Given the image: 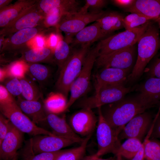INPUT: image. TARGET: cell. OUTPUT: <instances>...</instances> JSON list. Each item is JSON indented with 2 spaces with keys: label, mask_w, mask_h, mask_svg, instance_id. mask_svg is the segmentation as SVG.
<instances>
[{
  "label": "cell",
  "mask_w": 160,
  "mask_h": 160,
  "mask_svg": "<svg viewBox=\"0 0 160 160\" xmlns=\"http://www.w3.org/2000/svg\"><path fill=\"white\" fill-rule=\"evenodd\" d=\"M107 3L108 1L105 0H86L84 5L81 8L78 12L85 13L88 12L89 9L91 12H99Z\"/></svg>",
  "instance_id": "obj_38"
},
{
  "label": "cell",
  "mask_w": 160,
  "mask_h": 160,
  "mask_svg": "<svg viewBox=\"0 0 160 160\" xmlns=\"http://www.w3.org/2000/svg\"><path fill=\"white\" fill-rule=\"evenodd\" d=\"M39 8L45 16L54 9L62 10L70 15L78 12L81 8L75 0H40L37 1Z\"/></svg>",
  "instance_id": "obj_22"
},
{
  "label": "cell",
  "mask_w": 160,
  "mask_h": 160,
  "mask_svg": "<svg viewBox=\"0 0 160 160\" xmlns=\"http://www.w3.org/2000/svg\"><path fill=\"white\" fill-rule=\"evenodd\" d=\"M87 25L80 15L77 12L63 16L57 25V30L64 32L66 35L65 41L71 42L75 35Z\"/></svg>",
  "instance_id": "obj_18"
},
{
  "label": "cell",
  "mask_w": 160,
  "mask_h": 160,
  "mask_svg": "<svg viewBox=\"0 0 160 160\" xmlns=\"http://www.w3.org/2000/svg\"><path fill=\"white\" fill-rule=\"evenodd\" d=\"M0 111L4 116L18 130L33 136L39 135H54L51 132L37 126L20 110L17 102L0 105Z\"/></svg>",
  "instance_id": "obj_8"
},
{
  "label": "cell",
  "mask_w": 160,
  "mask_h": 160,
  "mask_svg": "<svg viewBox=\"0 0 160 160\" xmlns=\"http://www.w3.org/2000/svg\"><path fill=\"white\" fill-rule=\"evenodd\" d=\"M93 160H116V158H111L108 159H103L95 156L94 154L93 155Z\"/></svg>",
  "instance_id": "obj_50"
},
{
  "label": "cell",
  "mask_w": 160,
  "mask_h": 160,
  "mask_svg": "<svg viewBox=\"0 0 160 160\" xmlns=\"http://www.w3.org/2000/svg\"><path fill=\"white\" fill-rule=\"evenodd\" d=\"M135 0H113L111 1L116 6L124 9L130 7L134 3Z\"/></svg>",
  "instance_id": "obj_44"
},
{
  "label": "cell",
  "mask_w": 160,
  "mask_h": 160,
  "mask_svg": "<svg viewBox=\"0 0 160 160\" xmlns=\"http://www.w3.org/2000/svg\"><path fill=\"white\" fill-rule=\"evenodd\" d=\"M152 21L153 20L150 18L143 15L131 13L124 17L123 20L124 27L125 30L132 29Z\"/></svg>",
  "instance_id": "obj_34"
},
{
  "label": "cell",
  "mask_w": 160,
  "mask_h": 160,
  "mask_svg": "<svg viewBox=\"0 0 160 160\" xmlns=\"http://www.w3.org/2000/svg\"><path fill=\"white\" fill-rule=\"evenodd\" d=\"M99 49L98 43L95 46L90 48L88 52L81 70L71 87L70 96L68 102L66 110L89 91L92 71L98 56Z\"/></svg>",
  "instance_id": "obj_5"
},
{
  "label": "cell",
  "mask_w": 160,
  "mask_h": 160,
  "mask_svg": "<svg viewBox=\"0 0 160 160\" xmlns=\"http://www.w3.org/2000/svg\"><path fill=\"white\" fill-rule=\"evenodd\" d=\"M129 70L113 68H102L95 75V89L105 85L124 84L129 75Z\"/></svg>",
  "instance_id": "obj_17"
},
{
  "label": "cell",
  "mask_w": 160,
  "mask_h": 160,
  "mask_svg": "<svg viewBox=\"0 0 160 160\" xmlns=\"http://www.w3.org/2000/svg\"><path fill=\"white\" fill-rule=\"evenodd\" d=\"M54 49L52 47H43L34 48H26L20 53V60L27 64L39 62H54Z\"/></svg>",
  "instance_id": "obj_25"
},
{
  "label": "cell",
  "mask_w": 160,
  "mask_h": 160,
  "mask_svg": "<svg viewBox=\"0 0 160 160\" xmlns=\"http://www.w3.org/2000/svg\"><path fill=\"white\" fill-rule=\"evenodd\" d=\"M22 87V95L24 99L31 101L38 100L41 93L33 81L25 76L19 79Z\"/></svg>",
  "instance_id": "obj_29"
},
{
  "label": "cell",
  "mask_w": 160,
  "mask_h": 160,
  "mask_svg": "<svg viewBox=\"0 0 160 160\" xmlns=\"http://www.w3.org/2000/svg\"><path fill=\"white\" fill-rule=\"evenodd\" d=\"M69 122L70 126L76 134L85 137L92 135L98 119L91 109L83 108L73 113Z\"/></svg>",
  "instance_id": "obj_14"
},
{
  "label": "cell",
  "mask_w": 160,
  "mask_h": 160,
  "mask_svg": "<svg viewBox=\"0 0 160 160\" xmlns=\"http://www.w3.org/2000/svg\"><path fill=\"white\" fill-rule=\"evenodd\" d=\"M37 1V0H18L13 4L0 10V28L8 25Z\"/></svg>",
  "instance_id": "obj_20"
},
{
  "label": "cell",
  "mask_w": 160,
  "mask_h": 160,
  "mask_svg": "<svg viewBox=\"0 0 160 160\" xmlns=\"http://www.w3.org/2000/svg\"><path fill=\"white\" fill-rule=\"evenodd\" d=\"M37 1L8 25L1 28L0 35L7 37L22 29L42 25L45 15L39 8Z\"/></svg>",
  "instance_id": "obj_9"
},
{
  "label": "cell",
  "mask_w": 160,
  "mask_h": 160,
  "mask_svg": "<svg viewBox=\"0 0 160 160\" xmlns=\"http://www.w3.org/2000/svg\"><path fill=\"white\" fill-rule=\"evenodd\" d=\"M16 102L21 111L35 124L47 121L48 112L39 100H28L18 97Z\"/></svg>",
  "instance_id": "obj_19"
},
{
  "label": "cell",
  "mask_w": 160,
  "mask_h": 160,
  "mask_svg": "<svg viewBox=\"0 0 160 160\" xmlns=\"http://www.w3.org/2000/svg\"><path fill=\"white\" fill-rule=\"evenodd\" d=\"M145 72L149 78L160 79V53L156 54L152 59Z\"/></svg>",
  "instance_id": "obj_40"
},
{
  "label": "cell",
  "mask_w": 160,
  "mask_h": 160,
  "mask_svg": "<svg viewBox=\"0 0 160 160\" xmlns=\"http://www.w3.org/2000/svg\"><path fill=\"white\" fill-rule=\"evenodd\" d=\"M90 45H81L79 48L72 51L59 71L55 87L59 92L66 97L72 84L81 70L86 57L90 49Z\"/></svg>",
  "instance_id": "obj_3"
},
{
  "label": "cell",
  "mask_w": 160,
  "mask_h": 160,
  "mask_svg": "<svg viewBox=\"0 0 160 160\" xmlns=\"http://www.w3.org/2000/svg\"><path fill=\"white\" fill-rule=\"evenodd\" d=\"M81 160H93V155L84 156Z\"/></svg>",
  "instance_id": "obj_51"
},
{
  "label": "cell",
  "mask_w": 160,
  "mask_h": 160,
  "mask_svg": "<svg viewBox=\"0 0 160 160\" xmlns=\"http://www.w3.org/2000/svg\"><path fill=\"white\" fill-rule=\"evenodd\" d=\"M151 115L145 111L135 116L124 127L119 136V140L136 138L141 142L153 123Z\"/></svg>",
  "instance_id": "obj_13"
},
{
  "label": "cell",
  "mask_w": 160,
  "mask_h": 160,
  "mask_svg": "<svg viewBox=\"0 0 160 160\" xmlns=\"http://www.w3.org/2000/svg\"><path fill=\"white\" fill-rule=\"evenodd\" d=\"M28 64V67L27 74L39 82H44L48 79L50 75V71L47 66L38 63Z\"/></svg>",
  "instance_id": "obj_33"
},
{
  "label": "cell",
  "mask_w": 160,
  "mask_h": 160,
  "mask_svg": "<svg viewBox=\"0 0 160 160\" xmlns=\"http://www.w3.org/2000/svg\"><path fill=\"white\" fill-rule=\"evenodd\" d=\"M144 143H142V145L139 150L131 160H143L144 155Z\"/></svg>",
  "instance_id": "obj_45"
},
{
  "label": "cell",
  "mask_w": 160,
  "mask_h": 160,
  "mask_svg": "<svg viewBox=\"0 0 160 160\" xmlns=\"http://www.w3.org/2000/svg\"><path fill=\"white\" fill-rule=\"evenodd\" d=\"M42 25L18 31L5 38L0 53H20L25 49L26 44L36 36L46 31Z\"/></svg>",
  "instance_id": "obj_11"
},
{
  "label": "cell",
  "mask_w": 160,
  "mask_h": 160,
  "mask_svg": "<svg viewBox=\"0 0 160 160\" xmlns=\"http://www.w3.org/2000/svg\"><path fill=\"white\" fill-rule=\"evenodd\" d=\"M72 51L69 43L65 40H60L57 43L53 53L54 62L58 66L59 72L69 58Z\"/></svg>",
  "instance_id": "obj_28"
},
{
  "label": "cell",
  "mask_w": 160,
  "mask_h": 160,
  "mask_svg": "<svg viewBox=\"0 0 160 160\" xmlns=\"http://www.w3.org/2000/svg\"><path fill=\"white\" fill-rule=\"evenodd\" d=\"M28 67V64L22 60L15 61L6 68L8 76L21 79L25 76Z\"/></svg>",
  "instance_id": "obj_35"
},
{
  "label": "cell",
  "mask_w": 160,
  "mask_h": 160,
  "mask_svg": "<svg viewBox=\"0 0 160 160\" xmlns=\"http://www.w3.org/2000/svg\"><path fill=\"white\" fill-rule=\"evenodd\" d=\"M17 157L15 158V159H14L12 160H17Z\"/></svg>",
  "instance_id": "obj_54"
},
{
  "label": "cell",
  "mask_w": 160,
  "mask_h": 160,
  "mask_svg": "<svg viewBox=\"0 0 160 160\" xmlns=\"http://www.w3.org/2000/svg\"><path fill=\"white\" fill-rule=\"evenodd\" d=\"M75 143L72 140L55 135H39L30 139L29 147L27 151L34 154L54 152Z\"/></svg>",
  "instance_id": "obj_12"
},
{
  "label": "cell",
  "mask_w": 160,
  "mask_h": 160,
  "mask_svg": "<svg viewBox=\"0 0 160 160\" xmlns=\"http://www.w3.org/2000/svg\"><path fill=\"white\" fill-rule=\"evenodd\" d=\"M147 134L144 139L143 160H160V141L156 138L149 139Z\"/></svg>",
  "instance_id": "obj_31"
},
{
  "label": "cell",
  "mask_w": 160,
  "mask_h": 160,
  "mask_svg": "<svg viewBox=\"0 0 160 160\" xmlns=\"http://www.w3.org/2000/svg\"><path fill=\"white\" fill-rule=\"evenodd\" d=\"M136 89L139 95L153 107L160 104V79L149 78Z\"/></svg>",
  "instance_id": "obj_21"
},
{
  "label": "cell",
  "mask_w": 160,
  "mask_h": 160,
  "mask_svg": "<svg viewBox=\"0 0 160 160\" xmlns=\"http://www.w3.org/2000/svg\"><path fill=\"white\" fill-rule=\"evenodd\" d=\"M142 144V142L137 138L127 139L121 144L116 155L119 154L127 159H132L138 152Z\"/></svg>",
  "instance_id": "obj_32"
},
{
  "label": "cell",
  "mask_w": 160,
  "mask_h": 160,
  "mask_svg": "<svg viewBox=\"0 0 160 160\" xmlns=\"http://www.w3.org/2000/svg\"><path fill=\"white\" fill-rule=\"evenodd\" d=\"M12 1V0H0V10L9 5Z\"/></svg>",
  "instance_id": "obj_47"
},
{
  "label": "cell",
  "mask_w": 160,
  "mask_h": 160,
  "mask_svg": "<svg viewBox=\"0 0 160 160\" xmlns=\"http://www.w3.org/2000/svg\"><path fill=\"white\" fill-rule=\"evenodd\" d=\"M67 103L65 96L58 92L49 95L45 100L44 105L48 112L56 114L66 110Z\"/></svg>",
  "instance_id": "obj_27"
},
{
  "label": "cell",
  "mask_w": 160,
  "mask_h": 160,
  "mask_svg": "<svg viewBox=\"0 0 160 160\" xmlns=\"http://www.w3.org/2000/svg\"><path fill=\"white\" fill-rule=\"evenodd\" d=\"M97 108L98 116L96 136L98 149L94 155L100 157L111 153L116 155L121 144L119 136L124 127L113 128L103 116L100 107Z\"/></svg>",
  "instance_id": "obj_4"
},
{
  "label": "cell",
  "mask_w": 160,
  "mask_h": 160,
  "mask_svg": "<svg viewBox=\"0 0 160 160\" xmlns=\"http://www.w3.org/2000/svg\"><path fill=\"white\" fill-rule=\"evenodd\" d=\"M95 89L93 95L81 100L78 106L81 108H93L120 100L132 89L126 87L124 84L109 85L101 87Z\"/></svg>",
  "instance_id": "obj_6"
},
{
  "label": "cell",
  "mask_w": 160,
  "mask_h": 160,
  "mask_svg": "<svg viewBox=\"0 0 160 160\" xmlns=\"http://www.w3.org/2000/svg\"><path fill=\"white\" fill-rule=\"evenodd\" d=\"M47 121L55 135L81 144L84 138L81 137L73 130L67 122L64 116L60 117L56 114L48 112Z\"/></svg>",
  "instance_id": "obj_16"
},
{
  "label": "cell",
  "mask_w": 160,
  "mask_h": 160,
  "mask_svg": "<svg viewBox=\"0 0 160 160\" xmlns=\"http://www.w3.org/2000/svg\"><path fill=\"white\" fill-rule=\"evenodd\" d=\"M136 48L135 45L98 56L95 63L98 68H113L130 70L133 64Z\"/></svg>",
  "instance_id": "obj_10"
},
{
  "label": "cell",
  "mask_w": 160,
  "mask_h": 160,
  "mask_svg": "<svg viewBox=\"0 0 160 160\" xmlns=\"http://www.w3.org/2000/svg\"><path fill=\"white\" fill-rule=\"evenodd\" d=\"M68 15L61 9H57L45 16L42 25L47 28L51 26H56L62 17Z\"/></svg>",
  "instance_id": "obj_37"
},
{
  "label": "cell",
  "mask_w": 160,
  "mask_h": 160,
  "mask_svg": "<svg viewBox=\"0 0 160 160\" xmlns=\"http://www.w3.org/2000/svg\"><path fill=\"white\" fill-rule=\"evenodd\" d=\"M116 160H123L122 157L119 154H117L116 155Z\"/></svg>",
  "instance_id": "obj_52"
},
{
  "label": "cell",
  "mask_w": 160,
  "mask_h": 160,
  "mask_svg": "<svg viewBox=\"0 0 160 160\" xmlns=\"http://www.w3.org/2000/svg\"><path fill=\"white\" fill-rule=\"evenodd\" d=\"M156 21L158 23L159 28H160V15L158 19L156 20Z\"/></svg>",
  "instance_id": "obj_53"
},
{
  "label": "cell",
  "mask_w": 160,
  "mask_h": 160,
  "mask_svg": "<svg viewBox=\"0 0 160 160\" xmlns=\"http://www.w3.org/2000/svg\"><path fill=\"white\" fill-rule=\"evenodd\" d=\"M91 136L85 137L79 146L64 150L57 160H81L84 157L87 144Z\"/></svg>",
  "instance_id": "obj_30"
},
{
  "label": "cell",
  "mask_w": 160,
  "mask_h": 160,
  "mask_svg": "<svg viewBox=\"0 0 160 160\" xmlns=\"http://www.w3.org/2000/svg\"><path fill=\"white\" fill-rule=\"evenodd\" d=\"M124 17L117 12H105L97 20L103 33L106 36L115 31L124 28L123 20Z\"/></svg>",
  "instance_id": "obj_26"
},
{
  "label": "cell",
  "mask_w": 160,
  "mask_h": 160,
  "mask_svg": "<svg viewBox=\"0 0 160 160\" xmlns=\"http://www.w3.org/2000/svg\"><path fill=\"white\" fill-rule=\"evenodd\" d=\"M150 22L100 40L98 42L100 49L98 56L135 45L146 30Z\"/></svg>",
  "instance_id": "obj_7"
},
{
  "label": "cell",
  "mask_w": 160,
  "mask_h": 160,
  "mask_svg": "<svg viewBox=\"0 0 160 160\" xmlns=\"http://www.w3.org/2000/svg\"><path fill=\"white\" fill-rule=\"evenodd\" d=\"M153 107L138 94L100 107L104 119L113 128L125 126L135 116Z\"/></svg>",
  "instance_id": "obj_1"
},
{
  "label": "cell",
  "mask_w": 160,
  "mask_h": 160,
  "mask_svg": "<svg viewBox=\"0 0 160 160\" xmlns=\"http://www.w3.org/2000/svg\"><path fill=\"white\" fill-rule=\"evenodd\" d=\"M8 77V73L6 68H0V81L2 82Z\"/></svg>",
  "instance_id": "obj_46"
},
{
  "label": "cell",
  "mask_w": 160,
  "mask_h": 160,
  "mask_svg": "<svg viewBox=\"0 0 160 160\" xmlns=\"http://www.w3.org/2000/svg\"><path fill=\"white\" fill-rule=\"evenodd\" d=\"M64 150L56 152H43L34 154L28 151L24 152L22 155L21 160H57Z\"/></svg>",
  "instance_id": "obj_36"
},
{
  "label": "cell",
  "mask_w": 160,
  "mask_h": 160,
  "mask_svg": "<svg viewBox=\"0 0 160 160\" xmlns=\"http://www.w3.org/2000/svg\"><path fill=\"white\" fill-rule=\"evenodd\" d=\"M126 12L143 15L156 21L160 15V0H135Z\"/></svg>",
  "instance_id": "obj_24"
},
{
  "label": "cell",
  "mask_w": 160,
  "mask_h": 160,
  "mask_svg": "<svg viewBox=\"0 0 160 160\" xmlns=\"http://www.w3.org/2000/svg\"><path fill=\"white\" fill-rule=\"evenodd\" d=\"M36 38V41L37 45L39 46V47H43L44 45V41L43 39L40 36H37Z\"/></svg>",
  "instance_id": "obj_48"
},
{
  "label": "cell",
  "mask_w": 160,
  "mask_h": 160,
  "mask_svg": "<svg viewBox=\"0 0 160 160\" xmlns=\"http://www.w3.org/2000/svg\"><path fill=\"white\" fill-rule=\"evenodd\" d=\"M57 39L55 36L52 35L51 37L50 43L52 47L56 45Z\"/></svg>",
  "instance_id": "obj_49"
},
{
  "label": "cell",
  "mask_w": 160,
  "mask_h": 160,
  "mask_svg": "<svg viewBox=\"0 0 160 160\" xmlns=\"http://www.w3.org/2000/svg\"><path fill=\"white\" fill-rule=\"evenodd\" d=\"M4 86L12 95L19 96L22 95V85L19 79L12 77H8L5 80Z\"/></svg>",
  "instance_id": "obj_39"
},
{
  "label": "cell",
  "mask_w": 160,
  "mask_h": 160,
  "mask_svg": "<svg viewBox=\"0 0 160 160\" xmlns=\"http://www.w3.org/2000/svg\"><path fill=\"white\" fill-rule=\"evenodd\" d=\"M9 121L2 114L0 115V143L6 135L9 128Z\"/></svg>",
  "instance_id": "obj_43"
},
{
  "label": "cell",
  "mask_w": 160,
  "mask_h": 160,
  "mask_svg": "<svg viewBox=\"0 0 160 160\" xmlns=\"http://www.w3.org/2000/svg\"><path fill=\"white\" fill-rule=\"evenodd\" d=\"M105 36L99 23L96 21L84 27L75 35L71 42L72 47L79 45L91 44L100 39H103Z\"/></svg>",
  "instance_id": "obj_23"
},
{
  "label": "cell",
  "mask_w": 160,
  "mask_h": 160,
  "mask_svg": "<svg viewBox=\"0 0 160 160\" xmlns=\"http://www.w3.org/2000/svg\"><path fill=\"white\" fill-rule=\"evenodd\" d=\"M23 133L10 122L8 132L0 143L1 160H12L17 157V151L23 142Z\"/></svg>",
  "instance_id": "obj_15"
},
{
  "label": "cell",
  "mask_w": 160,
  "mask_h": 160,
  "mask_svg": "<svg viewBox=\"0 0 160 160\" xmlns=\"http://www.w3.org/2000/svg\"><path fill=\"white\" fill-rule=\"evenodd\" d=\"M12 95L5 86L0 85V105H6L16 103Z\"/></svg>",
  "instance_id": "obj_41"
},
{
  "label": "cell",
  "mask_w": 160,
  "mask_h": 160,
  "mask_svg": "<svg viewBox=\"0 0 160 160\" xmlns=\"http://www.w3.org/2000/svg\"><path fill=\"white\" fill-rule=\"evenodd\" d=\"M151 138L160 139V108L150 130Z\"/></svg>",
  "instance_id": "obj_42"
},
{
  "label": "cell",
  "mask_w": 160,
  "mask_h": 160,
  "mask_svg": "<svg viewBox=\"0 0 160 160\" xmlns=\"http://www.w3.org/2000/svg\"><path fill=\"white\" fill-rule=\"evenodd\" d=\"M137 56L135 64L127 80L134 82L144 72L146 65L160 49L159 27L152 21L137 41Z\"/></svg>",
  "instance_id": "obj_2"
}]
</instances>
